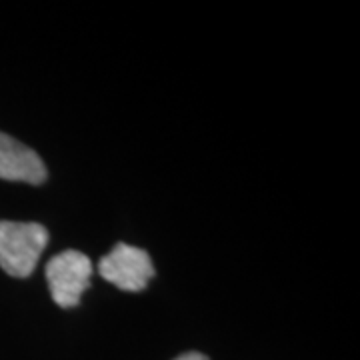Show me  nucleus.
<instances>
[{
	"label": "nucleus",
	"mask_w": 360,
	"mask_h": 360,
	"mask_svg": "<svg viewBox=\"0 0 360 360\" xmlns=\"http://www.w3.org/2000/svg\"><path fill=\"white\" fill-rule=\"evenodd\" d=\"M174 360H210V359L205 356V354H200V352H184V354H180V356H176Z\"/></svg>",
	"instance_id": "obj_5"
},
{
	"label": "nucleus",
	"mask_w": 360,
	"mask_h": 360,
	"mask_svg": "<svg viewBox=\"0 0 360 360\" xmlns=\"http://www.w3.org/2000/svg\"><path fill=\"white\" fill-rule=\"evenodd\" d=\"M46 179L49 170L37 150L0 132V180L39 186Z\"/></svg>",
	"instance_id": "obj_4"
},
{
	"label": "nucleus",
	"mask_w": 360,
	"mask_h": 360,
	"mask_svg": "<svg viewBox=\"0 0 360 360\" xmlns=\"http://www.w3.org/2000/svg\"><path fill=\"white\" fill-rule=\"evenodd\" d=\"M44 272L52 300L60 309H75L90 286L92 262L78 250H65L49 260Z\"/></svg>",
	"instance_id": "obj_2"
},
{
	"label": "nucleus",
	"mask_w": 360,
	"mask_h": 360,
	"mask_svg": "<svg viewBox=\"0 0 360 360\" xmlns=\"http://www.w3.org/2000/svg\"><path fill=\"white\" fill-rule=\"evenodd\" d=\"M98 274L124 292H141L155 276V266L146 250L120 243L101 258Z\"/></svg>",
	"instance_id": "obj_3"
},
{
	"label": "nucleus",
	"mask_w": 360,
	"mask_h": 360,
	"mask_svg": "<svg viewBox=\"0 0 360 360\" xmlns=\"http://www.w3.org/2000/svg\"><path fill=\"white\" fill-rule=\"evenodd\" d=\"M49 238V231L39 222L0 220V269L14 278L30 276Z\"/></svg>",
	"instance_id": "obj_1"
}]
</instances>
